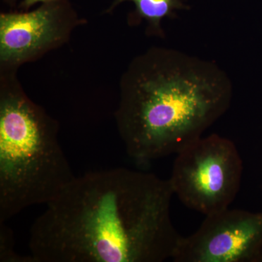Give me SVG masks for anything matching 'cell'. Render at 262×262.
I'll return each mask as SVG.
<instances>
[{"label": "cell", "mask_w": 262, "mask_h": 262, "mask_svg": "<svg viewBox=\"0 0 262 262\" xmlns=\"http://www.w3.org/2000/svg\"><path fill=\"white\" fill-rule=\"evenodd\" d=\"M206 216L195 232L182 237L173 261H261L262 213L229 207Z\"/></svg>", "instance_id": "5b68a950"}, {"label": "cell", "mask_w": 262, "mask_h": 262, "mask_svg": "<svg viewBox=\"0 0 262 262\" xmlns=\"http://www.w3.org/2000/svg\"><path fill=\"white\" fill-rule=\"evenodd\" d=\"M232 84L214 62L150 48L122 75L115 113L127 155L137 165L178 154L228 110Z\"/></svg>", "instance_id": "7a4b0ae2"}, {"label": "cell", "mask_w": 262, "mask_h": 262, "mask_svg": "<svg viewBox=\"0 0 262 262\" xmlns=\"http://www.w3.org/2000/svg\"><path fill=\"white\" fill-rule=\"evenodd\" d=\"M5 3L8 5H13L17 3V2L19 1V0H3ZM23 1V0H22Z\"/></svg>", "instance_id": "30bf717a"}, {"label": "cell", "mask_w": 262, "mask_h": 262, "mask_svg": "<svg viewBox=\"0 0 262 262\" xmlns=\"http://www.w3.org/2000/svg\"><path fill=\"white\" fill-rule=\"evenodd\" d=\"M13 233L5 223H0V261L34 262L32 256H20L14 251Z\"/></svg>", "instance_id": "ba28073f"}, {"label": "cell", "mask_w": 262, "mask_h": 262, "mask_svg": "<svg viewBox=\"0 0 262 262\" xmlns=\"http://www.w3.org/2000/svg\"><path fill=\"white\" fill-rule=\"evenodd\" d=\"M243 169L233 141L211 134L177 154L168 180L184 206L208 215L232 204L241 187Z\"/></svg>", "instance_id": "277c9868"}, {"label": "cell", "mask_w": 262, "mask_h": 262, "mask_svg": "<svg viewBox=\"0 0 262 262\" xmlns=\"http://www.w3.org/2000/svg\"><path fill=\"white\" fill-rule=\"evenodd\" d=\"M125 2H132L136 10L131 17V23H138L141 20L146 21V32L149 35L163 37L162 21L167 17L173 18L175 11L189 9L181 0H114L107 12L113 11L117 6Z\"/></svg>", "instance_id": "52a82bcc"}, {"label": "cell", "mask_w": 262, "mask_h": 262, "mask_svg": "<svg viewBox=\"0 0 262 262\" xmlns=\"http://www.w3.org/2000/svg\"><path fill=\"white\" fill-rule=\"evenodd\" d=\"M0 89V223L29 207L47 205L75 178L58 126L24 93L15 72Z\"/></svg>", "instance_id": "3957f363"}, {"label": "cell", "mask_w": 262, "mask_h": 262, "mask_svg": "<svg viewBox=\"0 0 262 262\" xmlns=\"http://www.w3.org/2000/svg\"><path fill=\"white\" fill-rule=\"evenodd\" d=\"M80 22L68 0L42 3L30 12L1 13L0 62L3 72L15 71L67 42Z\"/></svg>", "instance_id": "8992f818"}, {"label": "cell", "mask_w": 262, "mask_h": 262, "mask_svg": "<svg viewBox=\"0 0 262 262\" xmlns=\"http://www.w3.org/2000/svg\"><path fill=\"white\" fill-rule=\"evenodd\" d=\"M55 1V0H23L20 4V8L24 10H28L31 7L38 4V3H48V2Z\"/></svg>", "instance_id": "9c48e42d"}, {"label": "cell", "mask_w": 262, "mask_h": 262, "mask_svg": "<svg viewBox=\"0 0 262 262\" xmlns=\"http://www.w3.org/2000/svg\"><path fill=\"white\" fill-rule=\"evenodd\" d=\"M169 180L125 168L75 177L31 227L34 262H162L182 236Z\"/></svg>", "instance_id": "6da1fadb"}]
</instances>
